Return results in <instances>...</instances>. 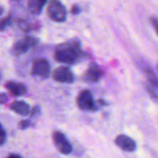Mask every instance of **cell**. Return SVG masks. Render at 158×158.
<instances>
[{
    "label": "cell",
    "mask_w": 158,
    "mask_h": 158,
    "mask_svg": "<svg viewBox=\"0 0 158 158\" xmlns=\"http://www.w3.org/2000/svg\"><path fill=\"white\" fill-rule=\"evenodd\" d=\"M103 75V71L97 64L92 62L89 64L83 76V80L87 83H96L99 81Z\"/></svg>",
    "instance_id": "cell-8"
},
{
    "label": "cell",
    "mask_w": 158,
    "mask_h": 158,
    "mask_svg": "<svg viewBox=\"0 0 158 158\" xmlns=\"http://www.w3.org/2000/svg\"><path fill=\"white\" fill-rule=\"evenodd\" d=\"M8 101V95L4 92L0 93V104H5Z\"/></svg>",
    "instance_id": "cell-18"
},
{
    "label": "cell",
    "mask_w": 158,
    "mask_h": 158,
    "mask_svg": "<svg viewBox=\"0 0 158 158\" xmlns=\"http://www.w3.org/2000/svg\"><path fill=\"white\" fill-rule=\"evenodd\" d=\"M115 143L121 150L127 152H133L137 148L135 141L126 135H119L115 139Z\"/></svg>",
    "instance_id": "cell-9"
},
{
    "label": "cell",
    "mask_w": 158,
    "mask_h": 158,
    "mask_svg": "<svg viewBox=\"0 0 158 158\" xmlns=\"http://www.w3.org/2000/svg\"><path fill=\"white\" fill-rule=\"evenodd\" d=\"M86 56L81 49L78 40H70L56 47L54 58L56 61L66 64H74L80 62Z\"/></svg>",
    "instance_id": "cell-1"
},
{
    "label": "cell",
    "mask_w": 158,
    "mask_h": 158,
    "mask_svg": "<svg viewBox=\"0 0 158 158\" xmlns=\"http://www.w3.org/2000/svg\"><path fill=\"white\" fill-rule=\"evenodd\" d=\"M52 140L57 150L63 154H69L72 152L73 147L70 143L61 132L55 131L52 133Z\"/></svg>",
    "instance_id": "cell-6"
},
{
    "label": "cell",
    "mask_w": 158,
    "mask_h": 158,
    "mask_svg": "<svg viewBox=\"0 0 158 158\" xmlns=\"http://www.w3.org/2000/svg\"><path fill=\"white\" fill-rule=\"evenodd\" d=\"M3 13V9L2 7H0V15H2V14Z\"/></svg>",
    "instance_id": "cell-23"
},
{
    "label": "cell",
    "mask_w": 158,
    "mask_h": 158,
    "mask_svg": "<svg viewBox=\"0 0 158 158\" xmlns=\"http://www.w3.org/2000/svg\"><path fill=\"white\" fill-rule=\"evenodd\" d=\"M52 78L60 83L70 84L74 81V74L71 69L66 66H60L52 72Z\"/></svg>",
    "instance_id": "cell-7"
},
{
    "label": "cell",
    "mask_w": 158,
    "mask_h": 158,
    "mask_svg": "<svg viewBox=\"0 0 158 158\" xmlns=\"http://www.w3.org/2000/svg\"><path fill=\"white\" fill-rule=\"evenodd\" d=\"M5 87L14 96H23L27 91L26 87L23 83L9 81L5 84Z\"/></svg>",
    "instance_id": "cell-10"
},
{
    "label": "cell",
    "mask_w": 158,
    "mask_h": 158,
    "mask_svg": "<svg viewBox=\"0 0 158 158\" xmlns=\"http://www.w3.org/2000/svg\"><path fill=\"white\" fill-rule=\"evenodd\" d=\"M6 158H22V156L19 154H15V153H12V154L9 155Z\"/></svg>",
    "instance_id": "cell-20"
},
{
    "label": "cell",
    "mask_w": 158,
    "mask_h": 158,
    "mask_svg": "<svg viewBox=\"0 0 158 158\" xmlns=\"http://www.w3.org/2000/svg\"><path fill=\"white\" fill-rule=\"evenodd\" d=\"M31 125V122L28 119H23V120H21L19 123V126L21 129H26L28 127H29Z\"/></svg>",
    "instance_id": "cell-15"
},
{
    "label": "cell",
    "mask_w": 158,
    "mask_h": 158,
    "mask_svg": "<svg viewBox=\"0 0 158 158\" xmlns=\"http://www.w3.org/2000/svg\"><path fill=\"white\" fill-rule=\"evenodd\" d=\"M12 23V15H9L6 18L2 19L0 20V31H4L6 29V27L10 26Z\"/></svg>",
    "instance_id": "cell-14"
},
{
    "label": "cell",
    "mask_w": 158,
    "mask_h": 158,
    "mask_svg": "<svg viewBox=\"0 0 158 158\" xmlns=\"http://www.w3.org/2000/svg\"><path fill=\"white\" fill-rule=\"evenodd\" d=\"M11 110L17 114L23 116H26L30 113L29 105L24 101H15L9 106Z\"/></svg>",
    "instance_id": "cell-11"
},
{
    "label": "cell",
    "mask_w": 158,
    "mask_h": 158,
    "mask_svg": "<svg viewBox=\"0 0 158 158\" xmlns=\"http://www.w3.org/2000/svg\"><path fill=\"white\" fill-rule=\"evenodd\" d=\"M80 11H81V9H80V6H79L78 5H74V6H73L72 8H71L70 12L73 15H77V14L80 13Z\"/></svg>",
    "instance_id": "cell-17"
},
{
    "label": "cell",
    "mask_w": 158,
    "mask_h": 158,
    "mask_svg": "<svg viewBox=\"0 0 158 158\" xmlns=\"http://www.w3.org/2000/svg\"><path fill=\"white\" fill-rule=\"evenodd\" d=\"M39 43V40L35 37L26 36L21 40L15 42L12 49V53L15 56L21 55L27 52L30 48L36 46Z\"/></svg>",
    "instance_id": "cell-3"
},
{
    "label": "cell",
    "mask_w": 158,
    "mask_h": 158,
    "mask_svg": "<svg viewBox=\"0 0 158 158\" xmlns=\"http://www.w3.org/2000/svg\"><path fill=\"white\" fill-rule=\"evenodd\" d=\"M31 74L43 78L49 77L50 74V65L48 60L43 58H39L34 60L31 68Z\"/></svg>",
    "instance_id": "cell-5"
},
{
    "label": "cell",
    "mask_w": 158,
    "mask_h": 158,
    "mask_svg": "<svg viewBox=\"0 0 158 158\" xmlns=\"http://www.w3.org/2000/svg\"><path fill=\"white\" fill-rule=\"evenodd\" d=\"M6 140V133H0V146L3 145Z\"/></svg>",
    "instance_id": "cell-19"
},
{
    "label": "cell",
    "mask_w": 158,
    "mask_h": 158,
    "mask_svg": "<svg viewBox=\"0 0 158 158\" xmlns=\"http://www.w3.org/2000/svg\"><path fill=\"white\" fill-rule=\"evenodd\" d=\"M0 78H1V74H0Z\"/></svg>",
    "instance_id": "cell-24"
},
{
    "label": "cell",
    "mask_w": 158,
    "mask_h": 158,
    "mask_svg": "<svg viewBox=\"0 0 158 158\" xmlns=\"http://www.w3.org/2000/svg\"><path fill=\"white\" fill-rule=\"evenodd\" d=\"M47 14L49 19L56 23H63L66 20V7L61 2L58 0H53L49 3L47 9Z\"/></svg>",
    "instance_id": "cell-2"
},
{
    "label": "cell",
    "mask_w": 158,
    "mask_h": 158,
    "mask_svg": "<svg viewBox=\"0 0 158 158\" xmlns=\"http://www.w3.org/2000/svg\"><path fill=\"white\" fill-rule=\"evenodd\" d=\"M5 129H4V128H3V126L2 125V124L0 123V133H5Z\"/></svg>",
    "instance_id": "cell-22"
},
{
    "label": "cell",
    "mask_w": 158,
    "mask_h": 158,
    "mask_svg": "<svg viewBox=\"0 0 158 158\" xmlns=\"http://www.w3.org/2000/svg\"><path fill=\"white\" fill-rule=\"evenodd\" d=\"M19 28H21L23 30L26 31V32H28L29 30H32V29H34L35 28V25H33L32 23H29L27 20H21L19 22Z\"/></svg>",
    "instance_id": "cell-13"
},
{
    "label": "cell",
    "mask_w": 158,
    "mask_h": 158,
    "mask_svg": "<svg viewBox=\"0 0 158 158\" xmlns=\"http://www.w3.org/2000/svg\"><path fill=\"white\" fill-rule=\"evenodd\" d=\"M46 0H29L28 9L32 15H40L46 5Z\"/></svg>",
    "instance_id": "cell-12"
},
{
    "label": "cell",
    "mask_w": 158,
    "mask_h": 158,
    "mask_svg": "<svg viewBox=\"0 0 158 158\" xmlns=\"http://www.w3.org/2000/svg\"><path fill=\"white\" fill-rule=\"evenodd\" d=\"M41 112V109H40V107L39 105H35L32 108V110H30V114L31 116H37L38 115L40 114Z\"/></svg>",
    "instance_id": "cell-16"
},
{
    "label": "cell",
    "mask_w": 158,
    "mask_h": 158,
    "mask_svg": "<svg viewBox=\"0 0 158 158\" xmlns=\"http://www.w3.org/2000/svg\"><path fill=\"white\" fill-rule=\"evenodd\" d=\"M77 105L82 110L94 111L97 108L93 94L89 90L85 89L80 92L77 99Z\"/></svg>",
    "instance_id": "cell-4"
},
{
    "label": "cell",
    "mask_w": 158,
    "mask_h": 158,
    "mask_svg": "<svg viewBox=\"0 0 158 158\" xmlns=\"http://www.w3.org/2000/svg\"><path fill=\"white\" fill-rule=\"evenodd\" d=\"M152 23L154 24V27H155V29H157V19L156 18V17H154V18H152Z\"/></svg>",
    "instance_id": "cell-21"
}]
</instances>
